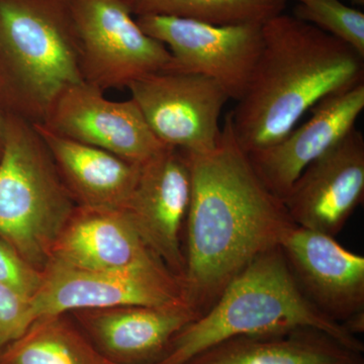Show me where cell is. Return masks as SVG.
Returning <instances> with one entry per match:
<instances>
[{
  "label": "cell",
  "mask_w": 364,
  "mask_h": 364,
  "mask_svg": "<svg viewBox=\"0 0 364 364\" xmlns=\"http://www.w3.org/2000/svg\"><path fill=\"white\" fill-rule=\"evenodd\" d=\"M186 155L193 189L182 287L198 318L242 270L280 247L296 226L237 142L230 112L214 150Z\"/></svg>",
  "instance_id": "obj_1"
},
{
  "label": "cell",
  "mask_w": 364,
  "mask_h": 364,
  "mask_svg": "<svg viewBox=\"0 0 364 364\" xmlns=\"http://www.w3.org/2000/svg\"><path fill=\"white\" fill-rule=\"evenodd\" d=\"M356 364H363V363H356Z\"/></svg>",
  "instance_id": "obj_27"
},
{
  "label": "cell",
  "mask_w": 364,
  "mask_h": 364,
  "mask_svg": "<svg viewBox=\"0 0 364 364\" xmlns=\"http://www.w3.org/2000/svg\"><path fill=\"white\" fill-rule=\"evenodd\" d=\"M262 33L247 90L230 112L247 154L279 142L326 97L364 83V57L317 26L280 14Z\"/></svg>",
  "instance_id": "obj_2"
},
{
  "label": "cell",
  "mask_w": 364,
  "mask_h": 364,
  "mask_svg": "<svg viewBox=\"0 0 364 364\" xmlns=\"http://www.w3.org/2000/svg\"><path fill=\"white\" fill-rule=\"evenodd\" d=\"M42 279V270L33 267L9 244L0 240V282L32 299L40 289Z\"/></svg>",
  "instance_id": "obj_23"
},
{
  "label": "cell",
  "mask_w": 364,
  "mask_h": 364,
  "mask_svg": "<svg viewBox=\"0 0 364 364\" xmlns=\"http://www.w3.org/2000/svg\"><path fill=\"white\" fill-rule=\"evenodd\" d=\"M76 207L36 127L6 114L0 156V240L43 270Z\"/></svg>",
  "instance_id": "obj_5"
},
{
  "label": "cell",
  "mask_w": 364,
  "mask_h": 364,
  "mask_svg": "<svg viewBox=\"0 0 364 364\" xmlns=\"http://www.w3.org/2000/svg\"><path fill=\"white\" fill-rule=\"evenodd\" d=\"M6 112L0 107V156L4 149V135H6Z\"/></svg>",
  "instance_id": "obj_24"
},
{
  "label": "cell",
  "mask_w": 364,
  "mask_h": 364,
  "mask_svg": "<svg viewBox=\"0 0 364 364\" xmlns=\"http://www.w3.org/2000/svg\"><path fill=\"white\" fill-rule=\"evenodd\" d=\"M31 299L35 320L68 312L121 306L186 301L181 280L164 264L122 270H87L50 259Z\"/></svg>",
  "instance_id": "obj_8"
},
{
  "label": "cell",
  "mask_w": 364,
  "mask_h": 364,
  "mask_svg": "<svg viewBox=\"0 0 364 364\" xmlns=\"http://www.w3.org/2000/svg\"><path fill=\"white\" fill-rule=\"evenodd\" d=\"M311 328L363 353V342L318 312L299 291L280 248L251 262L200 317L174 337L154 364H186L213 345L238 336L284 334Z\"/></svg>",
  "instance_id": "obj_3"
},
{
  "label": "cell",
  "mask_w": 364,
  "mask_h": 364,
  "mask_svg": "<svg viewBox=\"0 0 364 364\" xmlns=\"http://www.w3.org/2000/svg\"><path fill=\"white\" fill-rule=\"evenodd\" d=\"M31 299L0 282V351L35 322Z\"/></svg>",
  "instance_id": "obj_22"
},
{
  "label": "cell",
  "mask_w": 364,
  "mask_h": 364,
  "mask_svg": "<svg viewBox=\"0 0 364 364\" xmlns=\"http://www.w3.org/2000/svg\"><path fill=\"white\" fill-rule=\"evenodd\" d=\"M33 126L51 153L60 176L76 205L126 208L138 181L141 165L59 135L43 124Z\"/></svg>",
  "instance_id": "obj_17"
},
{
  "label": "cell",
  "mask_w": 364,
  "mask_h": 364,
  "mask_svg": "<svg viewBox=\"0 0 364 364\" xmlns=\"http://www.w3.org/2000/svg\"><path fill=\"white\" fill-rule=\"evenodd\" d=\"M363 109L364 83L326 97L299 128L248 154L254 170L273 195L284 200L301 172L355 128Z\"/></svg>",
  "instance_id": "obj_14"
},
{
  "label": "cell",
  "mask_w": 364,
  "mask_h": 364,
  "mask_svg": "<svg viewBox=\"0 0 364 364\" xmlns=\"http://www.w3.org/2000/svg\"><path fill=\"white\" fill-rule=\"evenodd\" d=\"M128 90L151 131L165 147L203 154L217 147L223 107L230 100L219 83L200 74L163 70Z\"/></svg>",
  "instance_id": "obj_7"
},
{
  "label": "cell",
  "mask_w": 364,
  "mask_h": 364,
  "mask_svg": "<svg viewBox=\"0 0 364 364\" xmlns=\"http://www.w3.org/2000/svg\"><path fill=\"white\" fill-rule=\"evenodd\" d=\"M97 88L77 83L60 93L46 117L50 130L142 165L165 147L133 100L114 102Z\"/></svg>",
  "instance_id": "obj_10"
},
{
  "label": "cell",
  "mask_w": 364,
  "mask_h": 364,
  "mask_svg": "<svg viewBox=\"0 0 364 364\" xmlns=\"http://www.w3.org/2000/svg\"><path fill=\"white\" fill-rule=\"evenodd\" d=\"M364 196V138L352 129L311 163L284 196L296 227L336 238Z\"/></svg>",
  "instance_id": "obj_12"
},
{
  "label": "cell",
  "mask_w": 364,
  "mask_h": 364,
  "mask_svg": "<svg viewBox=\"0 0 364 364\" xmlns=\"http://www.w3.org/2000/svg\"><path fill=\"white\" fill-rule=\"evenodd\" d=\"M50 259L87 270L164 264L148 247L126 210L80 205L57 239Z\"/></svg>",
  "instance_id": "obj_16"
},
{
  "label": "cell",
  "mask_w": 364,
  "mask_h": 364,
  "mask_svg": "<svg viewBox=\"0 0 364 364\" xmlns=\"http://www.w3.org/2000/svg\"><path fill=\"white\" fill-rule=\"evenodd\" d=\"M79 69L86 85L122 90L154 72L170 70L164 44L147 35L122 0H71Z\"/></svg>",
  "instance_id": "obj_6"
},
{
  "label": "cell",
  "mask_w": 364,
  "mask_h": 364,
  "mask_svg": "<svg viewBox=\"0 0 364 364\" xmlns=\"http://www.w3.org/2000/svg\"><path fill=\"white\" fill-rule=\"evenodd\" d=\"M188 155L164 147L140 167L127 214L148 247L181 280L186 256L181 246L191 200Z\"/></svg>",
  "instance_id": "obj_11"
},
{
  "label": "cell",
  "mask_w": 364,
  "mask_h": 364,
  "mask_svg": "<svg viewBox=\"0 0 364 364\" xmlns=\"http://www.w3.org/2000/svg\"><path fill=\"white\" fill-rule=\"evenodd\" d=\"M102 355L117 364H154L179 332L198 318L186 301L73 312Z\"/></svg>",
  "instance_id": "obj_15"
},
{
  "label": "cell",
  "mask_w": 364,
  "mask_h": 364,
  "mask_svg": "<svg viewBox=\"0 0 364 364\" xmlns=\"http://www.w3.org/2000/svg\"><path fill=\"white\" fill-rule=\"evenodd\" d=\"M136 18L171 16L212 25H263L284 14L287 0H122Z\"/></svg>",
  "instance_id": "obj_20"
},
{
  "label": "cell",
  "mask_w": 364,
  "mask_h": 364,
  "mask_svg": "<svg viewBox=\"0 0 364 364\" xmlns=\"http://www.w3.org/2000/svg\"><path fill=\"white\" fill-rule=\"evenodd\" d=\"M294 18L341 40L364 57V14L340 0H306L294 9Z\"/></svg>",
  "instance_id": "obj_21"
},
{
  "label": "cell",
  "mask_w": 364,
  "mask_h": 364,
  "mask_svg": "<svg viewBox=\"0 0 364 364\" xmlns=\"http://www.w3.org/2000/svg\"><path fill=\"white\" fill-rule=\"evenodd\" d=\"M291 277L316 309L343 324L364 312V257L334 237L294 227L280 245Z\"/></svg>",
  "instance_id": "obj_13"
},
{
  "label": "cell",
  "mask_w": 364,
  "mask_h": 364,
  "mask_svg": "<svg viewBox=\"0 0 364 364\" xmlns=\"http://www.w3.org/2000/svg\"><path fill=\"white\" fill-rule=\"evenodd\" d=\"M71 0H0V107L43 124L60 93L82 82Z\"/></svg>",
  "instance_id": "obj_4"
},
{
  "label": "cell",
  "mask_w": 364,
  "mask_h": 364,
  "mask_svg": "<svg viewBox=\"0 0 364 364\" xmlns=\"http://www.w3.org/2000/svg\"><path fill=\"white\" fill-rule=\"evenodd\" d=\"M0 364H117L102 355L64 315L38 318L0 351Z\"/></svg>",
  "instance_id": "obj_19"
},
{
  "label": "cell",
  "mask_w": 364,
  "mask_h": 364,
  "mask_svg": "<svg viewBox=\"0 0 364 364\" xmlns=\"http://www.w3.org/2000/svg\"><path fill=\"white\" fill-rule=\"evenodd\" d=\"M136 21L168 49L170 70L213 79L230 100L238 102L243 97L262 49L263 25L218 26L171 16H140Z\"/></svg>",
  "instance_id": "obj_9"
},
{
  "label": "cell",
  "mask_w": 364,
  "mask_h": 364,
  "mask_svg": "<svg viewBox=\"0 0 364 364\" xmlns=\"http://www.w3.org/2000/svg\"><path fill=\"white\" fill-rule=\"evenodd\" d=\"M353 4H358V6H364V0H350Z\"/></svg>",
  "instance_id": "obj_25"
},
{
  "label": "cell",
  "mask_w": 364,
  "mask_h": 364,
  "mask_svg": "<svg viewBox=\"0 0 364 364\" xmlns=\"http://www.w3.org/2000/svg\"><path fill=\"white\" fill-rule=\"evenodd\" d=\"M363 356L330 335L303 328L284 334L238 336L208 347L186 364H356Z\"/></svg>",
  "instance_id": "obj_18"
},
{
  "label": "cell",
  "mask_w": 364,
  "mask_h": 364,
  "mask_svg": "<svg viewBox=\"0 0 364 364\" xmlns=\"http://www.w3.org/2000/svg\"><path fill=\"white\" fill-rule=\"evenodd\" d=\"M299 2H305L306 0H298Z\"/></svg>",
  "instance_id": "obj_26"
}]
</instances>
